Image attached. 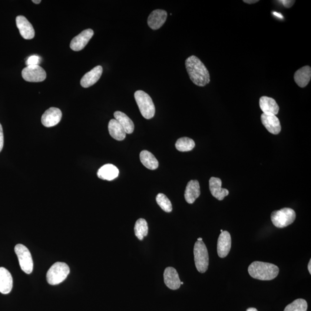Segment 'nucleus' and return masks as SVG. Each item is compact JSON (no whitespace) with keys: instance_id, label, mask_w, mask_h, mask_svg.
I'll return each instance as SVG.
<instances>
[{"instance_id":"72a5a7b5","label":"nucleus","mask_w":311,"mask_h":311,"mask_svg":"<svg viewBox=\"0 0 311 311\" xmlns=\"http://www.w3.org/2000/svg\"><path fill=\"white\" fill-rule=\"evenodd\" d=\"M273 14L276 16H277L278 18H279L280 19H283V15H281V14H280V13H278V12H273Z\"/></svg>"},{"instance_id":"473e14b6","label":"nucleus","mask_w":311,"mask_h":311,"mask_svg":"<svg viewBox=\"0 0 311 311\" xmlns=\"http://www.w3.org/2000/svg\"><path fill=\"white\" fill-rule=\"evenodd\" d=\"M259 1V0H244L243 1L244 2L249 4H256V3Z\"/></svg>"},{"instance_id":"f257e3e1","label":"nucleus","mask_w":311,"mask_h":311,"mask_svg":"<svg viewBox=\"0 0 311 311\" xmlns=\"http://www.w3.org/2000/svg\"><path fill=\"white\" fill-rule=\"evenodd\" d=\"M185 66L192 82L198 87H205L210 81V74L206 67L196 56L186 59Z\"/></svg>"},{"instance_id":"e433bc0d","label":"nucleus","mask_w":311,"mask_h":311,"mask_svg":"<svg viewBox=\"0 0 311 311\" xmlns=\"http://www.w3.org/2000/svg\"><path fill=\"white\" fill-rule=\"evenodd\" d=\"M246 311H258L256 309H255V308H249V309H248Z\"/></svg>"},{"instance_id":"4be33fe9","label":"nucleus","mask_w":311,"mask_h":311,"mask_svg":"<svg viewBox=\"0 0 311 311\" xmlns=\"http://www.w3.org/2000/svg\"><path fill=\"white\" fill-rule=\"evenodd\" d=\"M120 171L113 164H107L102 166L98 172V177L103 180L112 181L118 177Z\"/></svg>"},{"instance_id":"f03ea898","label":"nucleus","mask_w":311,"mask_h":311,"mask_svg":"<svg viewBox=\"0 0 311 311\" xmlns=\"http://www.w3.org/2000/svg\"><path fill=\"white\" fill-rule=\"evenodd\" d=\"M251 277L262 281L272 280L279 274V268L275 264L256 261L248 269Z\"/></svg>"},{"instance_id":"0eeeda50","label":"nucleus","mask_w":311,"mask_h":311,"mask_svg":"<svg viewBox=\"0 0 311 311\" xmlns=\"http://www.w3.org/2000/svg\"><path fill=\"white\" fill-rule=\"evenodd\" d=\"M15 251L22 270L26 274H31L34 268V263L27 248L24 245L18 244L15 247Z\"/></svg>"},{"instance_id":"58836bf2","label":"nucleus","mask_w":311,"mask_h":311,"mask_svg":"<svg viewBox=\"0 0 311 311\" xmlns=\"http://www.w3.org/2000/svg\"><path fill=\"white\" fill-rule=\"evenodd\" d=\"M183 282H181V285H183Z\"/></svg>"},{"instance_id":"a211bd4d","label":"nucleus","mask_w":311,"mask_h":311,"mask_svg":"<svg viewBox=\"0 0 311 311\" xmlns=\"http://www.w3.org/2000/svg\"><path fill=\"white\" fill-rule=\"evenodd\" d=\"M259 106L263 114L276 115L280 107L274 99L263 96L259 99Z\"/></svg>"},{"instance_id":"5701e85b","label":"nucleus","mask_w":311,"mask_h":311,"mask_svg":"<svg viewBox=\"0 0 311 311\" xmlns=\"http://www.w3.org/2000/svg\"><path fill=\"white\" fill-rule=\"evenodd\" d=\"M108 128L109 133L115 140L122 141L125 138L127 133L124 129L115 119H112L109 122Z\"/></svg>"},{"instance_id":"393cba45","label":"nucleus","mask_w":311,"mask_h":311,"mask_svg":"<svg viewBox=\"0 0 311 311\" xmlns=\"http://www.w3.org/2000/svg\"><path fill=\"white\" fill-rule=\"evenodd\" d=\"M142 164L149 170H155L158 167V162L155 156L148 151H142L140 155Z\"/></svg>"},{"instance_id":"6e6552de","label":"nucleus","mask_w":311,"mask_h":311,"mask_svg":"<svg viewBox=\"0 0 311 311\" xmlns=\"http://www.w3.org/2000/svg\"><path fill=\"white\" fill-rule=\"evenodd\" d=\"M22 75L24 80L28 82H42L46 78L45 71L39 65L28 66L23 69Z\"/></svg>"},{"instance_id":"aec40b11","label":"nucleus","mask_w":311,"mask_h":311,"mask_svg":"<svg viewBox=\"0 0 311 311\" xmlns=\"http://www.w3.org/2000/svg\"><path fill=\"white\" fill-rule=\"evenodd\" d=\"M13 279L11 274L5 268L0 267V292L6 294L11 292Z\"/></svg>"},{"instance_id":"c9c22d12","label":"nucleus","mask_w":311,"mask_h":311,"mask_svg":"<svg viewBox=\"0 0 311 311\" xmlns=\"http://www.w3.org/2000/svg\"><path fill=\"white\" fill-rule=\"evenodd\" d=\"M32 2L35 3V4H40L41 1V0H33Z\"/></svg>"},{"instance_id":"f8f14e48","label":"nucleus","mask_w":311,"mask_h":311,"mask_svg":"<svg viewBox=\"0 0 311 311\" xmlns=\"http://www.w3.org/2000/svg\"><path fill=\"white\" fill-rule=\"evenodd\" d=\"M167 18V13L164 10H155L149 16L148 25L151 29L156 30L163 26Z\"/></svg>"},{"instance_id":"6ab92c4d","label":"nucleus","mask_w":311,"mask_h":311,"mask_svg":"<svg viewBox=\"0 0 311 311\" xmlns=\"http://www.w3.org/2000/svg\"><path fill=\"white\" fill-rule=\"evenodd\" d=\"M201 194L200 183L197 180H191L187 183L184 192V198L188 204H192Z\"/></svg>"},{"instance_id":"7ed1b4c3","label":"nucleus","mask_w":311,"mask_h":311,"mask_svg":"<svg viewBox=\"0 0 311 311\" xmlns=\"http://www.w3.org/2000/svg\"><path fill=\"white\" fill-rule=\"evenodd\" d=\"M139 110L143 117L150 120L155 114V107L150 96L143 91H137L134 94Z\"/></svg>"},{"instance_id":"39448f33","label":"nucleus","mask_w":311,"mask_h":311,"mask_svg":"<svg viewBox=\"0 0 311 311\" xmlns=\"http://www.w3.org/2000/svg\"><path fill=\"white\" fill-rule=\"evenodd\" d=\"M195 264L201 273L206 272L209 266V254L203 241H197L194 247Z\"/></svg>"},{"instance_id":"9d476101","label":"nucleus","mask_w":311,"mask_h":311,"mask_svg":"<svg viewBox=\"0 0 311 311\" xmlns=\"http://www.w3.org/2000/svg\"><path fill=\"white\" fill-rule=\"evenodd\" d=\"M62 116V112L59 108H50L43 114L41 119L42 124L45 127H53L61 121Z\"/></svg>"},{"instance_id":"f3484780","label":"nucleus","mask_w":311,"mask_h":311,"mask_svg":"<svg viewBox=\"0 0 311 311\" xmlns=\"http://www.w3.org/2000/svg\"><path fill=\"white\" fill-rule=\"evenodd\" d=\"M103 73V68L101 66H97L92 69L91 71L86 74L82 78L80 84L82 87L88 88L97 83L101 78Z\"/></svg>"},{"instance_id":"c756f323","label":"nucleus","mask_w":311,"mask_h":311,"mask_svg":"<svg viewBox=\"0 0 311 311\" xmlns=\"http://www.w3.org/2000/svg\"><path fill=\"white\" fill-rule=\"evenodd\" d=\"M41 61V58L38 55H33L29 57L26 61V65L28 66L39 65Z\"/></svg>"},{"instance_id":"20e7f679","label":"nucleus","mask_w":311,"mask_h":311,"mask_svg":"<svg viewBox=\"0 0 311 311\" xmlns=\"http://www.w3.org/2000/svg\"><path fill=\"white\" fill-rule=\"evenodd\" d=\"M70 269L67 264L58 262L55 263L48 271L46 279L48 283L52 285L61 283L67 279Z\"/></svg>"},{"instance_id":"b1692460","label":"nucleus","mask_w":311,"mask_h":311,"mask_svg":"<svg viewBox=\"0 0 311 311\" xmlns=\"http://www.w3.org/2000/svg\"><path fill=\"white\" fill-rule=\"evenodd\" d=\"M115 120L124 129L126 133L131 134L134 130V125L131 119L121 111H115L114 114Z\"/></svg>"},{"instance_id":"4c0bfd02","label":"nucleus","mask_w":311,"mask_h":311,"mask_svg":"<svg viewBox=\"0 0 311 311\" xmlns=\"http://www.w3.org/2000/svg\"><path fill=\"white\" fill-rule=\"evenodd\" d=\"M197 241H203V239L201 237L198 238Z\"/></svg>"},{"instance_id":"cd10ccee","label":"nucleus","mask_w":311,"mask_h":311,"mask_svg":"<svg viewBox=\"0 0 311 311\" xmlns=\"http://www.w3.org/2000/svg\"><path fill=\"white\" fill-rule=\"evenodd\" d=\"M308 304L305 300L299 299L287 305L284 311H307Z\"/></svg>"},{"instance_id":"c85d7f7f","label":"nucleus","mask_w":311,"mask_h":311,"mask_svg":"<svg viewBox=\"0 0 311 311\" xmlns=\"http://www.w3.org/2000/svg\"><path fill=\"white\" fill-rule=\"evenodd\" d=\"M156 202L161 209L165 212L170 213L173 210V206H172L171 201L164 194H157Z\"/></svg>"},{"instance_id":"4468645a","label":"nucleus","mask_w":311,"mask_h":311,"mask_svg":"<svg viewBox=\"0 0 311 311\" xmlns=\"http://www.w3.org/2000/svg\"><path fill=\"white\" fill-rule=\"evenodd\" d=\"M261 121L267 131L273 134H278L281 130V126L279 119L274 115H261Z\"/></svg>"},{"instance_id":"9b49d317","label":"nucleus","mask_w":311,"mask_h":311,"mask_svg":"<svg viewBox=\"0 0 311 311\" xmlns=\"http://www.w3.org/2000/svg\"><path fill=\"white\" fill-rule=\"evenodd\" d=\"M16 23L20 34L23 38L29 40L34 38V28L27 18L23 16H18L16 19Z\"/></svg>"},{"instance_id":"2eb2a0df","label":"nucleus","mask_w":311,"mask_h":311,"mask_svg":"<svg viewBox=\"0 0 311 311\" xmlns=\"http://www.w3.org/2000/svg\"><path fill=\"white\" fill-rule=\"evenodd\" d=\"M231 248V234L228 231H223L220 234L217 241V253L221 258L226 257Z\"/></svg>"},{"instance_id":"2f4dec72","label":"nucleus","mask_w":311,"mask_h":311,"mask_svg":"<svg viewBox=\"0 0 311 311\" xmlns=\"http://www.w3.org/2000/svg\"><path fill=\"white\" fill-rule=\"evenodd\" d=\"M3 146H4V134H3L2 126L0 124V152L2 151Z\"/></svg>"},{"instance_id":"dca6fc26","label":"nucleus","mask_w":311,"mask_h":311,"mask_svg":"<svg viewBox=\"0 0 311 311\" xmlns=\"http://www.w3.org/2000/svg\"><path fill=\"white\" fill-rule=\"evenodd\" d=\"M209 189L211 195L219 201L223 200L229 194V191L222 188V181L220 178L211 177L210 179Z\"/></svg>"},{"instance_id":"f704fd0d","label":"nucleus","mask_w":311,"mask_h":311,"mask_svg":"<svg viewBox=\"0 0 311 311\" xmlns=\"http://www.w3.org/2000/svg\"><path fill=\"white\" fill-rule=\"evenodd\" d=\"M311 260H310V262L309 263V265H308V270H309L310 274H311Z\"/></svg>"},{"instance_id":"ddd939ff","label":"nucleus","mask_w":311,"mask_h":311,"mask_svg":"<svg viewBox=\"0 0 311 311\" xmlns=\"http://www.w3.org/2000/svg\"><path fill=\"white\" fill-rule=\"evenodd\" d=\"M164 283L172 290H177L181 287V280L176 269L174 267H168L164 272Z\"/></svg>"},{"instance_id":"bb28decb","label":"nucleus","mask_w":311,"mask_h":311,"mask_svg":"<svg viewBox=\"0 0 311 311\" xmlns=\"http://www.w3.org/2000/svg\"><path fill=\"white\" fill-rule=\"evenodd\" d=\"M196 146L195 142L192 139L188 137H181L178 139L175 147L177 150L180 152H188L193 150Z\"/></svg>"},{"instance_id":"1a4fd4ad","label":"nucleus","mask_w":311,"mask_h":311,"mask_svg":"<svg viewBox=\"0 0 311 311\" xmlns=\"http://www.w3.org/2000/svg\"><path fill=\"white\" fill-rule=\"evenodd\" d=\"M94 34V32L92 29H85L72 39L70 44L71 49L75 52L82 51L88 44Z\"/></svg>"},{"instance_id":"a878e982","label":"nucleus","mask_w":311,"mask_h":311,"mask_svg":"<svg viewBox=\"0 0 311 311\" xmlns=\"http://www.w3.org/2000/svg\"><path fill=\"white\" fill-rule=\"evenodd\" d=\"M135 235L140 240L144 239L148 233V226L147 221L144 218H140L137 220L134 226Z\"/></svg>"},{"instance_id":"423d86ee","label":"nucleus","mask_w":311,"mask_h":311,"mask_svg":"<svg viewBox=\"0 0 311 311\" xmlns=\"http://www.w3.org/2000/svg\"><path fill=\"white\" fill-rule=\"evenodd\" d=\"M296 217L294 210L285 207L279 210L274 211L271 214V220L274 226L283 228L292 224L295 220Z\"/></svg>"},{"instance_id":"7c9ffc66","label":"nucleus","mask_w":311,"mask_h":311,"mask_svg":"<svg viewBox=\"0 0 311 311\" xmlns=\"http://www.w3.org/2000/svg\"><path fill=\"white\" fill-rule=\"evenodd\" d=\"M282 3L285 7L286 8H290L292 7V6L295 2V1L294 0H282V1H278Z\"/></svg>"},{"instance_id":"412c9836","label":"nucleus","mask_w":311,"mask_h":311,"mask_svg":"<svg viewBox=\"0 0 311 311\" xmlns=\"http://www.w3.org/2000/svg\"><path fill=\"white\" fill-rule=\"evenodd\" d=\"M311 78V68L305 66L297 70L294 75V80L299 87H306L309 84Z\"/></svg>"}]
</instances>
